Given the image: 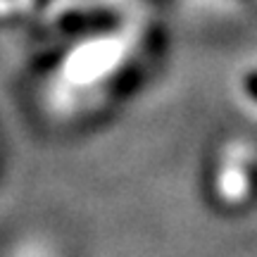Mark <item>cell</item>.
Wrapping results in <instances>:
<instances>
[{"instance_id": "6da1fadb", "label": "cell", "mask_w": 257, "mask_h": 257, "mask_svg": "<svg viewBox=\"0 0 257 257\" xmlns=\"http://www.w3.org/2000/svg\"><path fill=\"white\" fill-rule=\"evenodd\" d=\"M245 188H248V181H245V174L240 172L238 165H229V167H224V169H221V174H219V193H221V198L236 202V200H240V198L248 193Z\"/></svg>"}, {"instance_id": "7a4b0ae2", "label": "cell", "mask_w": 257, "mask_h": 257, "mask_svg": "<svg viewBox=\"0 0 257 257\" xmlns=\"http://www.w3.org/2000/svg\"><path fill=\"white\" fill-rule=\"evenodd\" d=\"M245 88L252 98H257V74H250L248 79H245Z\"/></svg>"}]
</instances>
